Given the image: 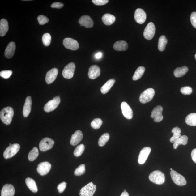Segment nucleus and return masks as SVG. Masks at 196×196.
<instances>
[{
    "label": "nucleus",
    "instance_id": "1",
    "mask_svg": "<svg viewBox=\"0 0 196 196\" xmlns=\"http://www.w3.org/2000/svg\"><path fill=\"white\" fill-rule=\"evenodd\" d=\"M14 114L13 108L11 107L4 108L0 112V117L4 124L9 125L11 124Z\"/></svg>",
    "mask_w": 196,
    "mask_h": 196
},
{
    "label": "nucleus",
    "instance_id": "2",
    "mask_svg": "<svg viewBox=\"0 0 196 196\" xmlns=\"http://www.w3.org/2000/svg\"><path fill=\"white\" fill-rule=\"evenodd\" d=\"M149 179L152 182L157 185H162L165 182V177L161 171L156 170L151 173Z\"/></svg>",
    "mask_w": 196,
    "mask_h": 196
},
{
    "label": "nucleus",
    "instance_id": "3",
    "mask_svg": "<svg viewBox=\"0 0 196 196\" xmlns=\"http://www.w3.org/2000/svg\"><path fill=\"white\" fill-rule=\"evenodd\" d=\"M20 146L19 144L14 143L10 145L4 152L3 156L5 159L13 157L19 151Z\"/></svg>",
    "mask_w": 196,
    "mask_h": 196
},
{
    "label": "nucleus",
    "instance_id": "4",
    "mask_svg": "<svg viewBox=\"0 0 196 196\" xmlns=\"http://www.w3.org/2000/svg\"><path fill=\"white\" fill-rule=\"evenodd\" d=\"M155 95V91L153 88L145 90L142 93L139 97V101L141 103L146 104L151 101Z\"/></svg>",
    "mask_w": 196,
    "mask_h": 196
},
{
    "label": "nucleus",
    "instance_id": "5",
    "mask_svg": "<svg viewBox=\"0 0 196 196\" xmlns=\"http://www.w3.org/2000/svg\"><path fill=\"white\" fill-rule=\"evenodd\" d=\"M96 186L92 182L89 183L81 189L80 196H93L95 192Z\"/></svg>",
    "mask_w": 196,
    "mask_h": 196
},
{
    "label": "nucleus",
    "instance_id": "6",
    "mask_svg": "<svg viewBox=\"0 0 196 196\" xmlns=\"http://www.w3.org/2000/svg\"><path fill=\"white\" fill-rule=\"evenodd\" d=\"M60 102V99L59 96H56L53 100L49 101L44 107V110L46 112L53 111L57 108L59 105Z\"/></svg>",
    "mask_w": 196,
    "mask_h": 196
},
{
    "label": "nucleus",
    "instance_id": "7",
    "mask_svg": "<svg viewBox=\"0 0 196 196\" xmlns=\"http://www.w3.org/2000/svg\"><path fill=\"white\" fill-rule=\"evenodd\" d=\"M170 175L173 181L175 184L179 186L186 184L187 182L184 177L173 170H171Z\"/></svg>",
    "mask_w": 196,
    "mask_h": 196
},
{
    "label": "nucleus",
    "instance_id": "8",
    "mask_svg": "<svg viewBox=\"0 0 196 196\" xmlns=\"http://www.w3.org/2000/svg\"><path fill=\"white\" fill-rule=\"evenodd\" d=\"M54 141L49 138L46 137L41 141L39 143V149L41 151H46L51 149L54 144Z\"/></svg>",
    "mask_w": 196,
    "mask_h": 196
},
{
    "label": "nucleus",
    "instance_id": "9",
    "mask_svg": "<svg viewBox=\"0 0 196 196\" xmlns=\"http://www.w3.org/2000/svg\"><path fill=\"white\" fill-rule=\"evenodd\" d=\"M75 68V65L74 62H70L64 67L62 73V75L65 78L71 79L74 76Z\"/></svg>",
    "mask_w": 196,
    "mask_h": 196
},
{
    "label": "nucleus",
    "instance_id": "10",
    "mask_svg": "<svg viewBox=\"0 0 196 196\" xmlns=\"http://www.w3.org/2000/svg\"><path fill=\"white\" fill-rule=\"evenodd\" d=\"M156 31L155 25L153 23L150 22L146 26L143 32V36L148 40H151L154 36Z\"/></svg>",
    "mask_w": 196,
    "mask_h": 196
},
{
    "label": "nucleus",
    "instance_id": "11",
    "mask_svg": "<svg viewBox=\"0 0 196 196\" xmlns=\"http://www.w3.org/2000/svg\"><path fill=\"white\" fill-rule=\"evenodd\" d=\"M162 111L163 108L161 106L158 105L154 108L151 112V117L154 119V122H159L163 119Z\"/></svg>",
    "mask_w": 196,
    "mask_h": 196
},
{
    "label": "nucleus",
    "instance_id": "12",
    "mask_svg": "<svg viewBox=\"0 0 196 196\" xmlns=\"http://www.w3.org/2000/svg\"><path fill=\"white\" fill-rule=\"evenodd\" d=\"M63 44L66 49L73 51L77 50L79 49V44L77 41L70 38H66L64 39Z\"/></svg>",
    "mask_w": 196,
    "mask_h": 196
},
{
    "label": "nucleus",
    "instance_id": "13",
    "mask_svg": "<svg viewBox=\"0 0 196 196\" xmlns=\"http://www.w3.org/2000/svg\"><path fill=\"white\" fill-rule=\"evenodd\" d=\"M51 165L49 162H44L40 163L37 166V170L39 174L43 176L46 175L50 170Z\"/></svg>",
    "mask_w": 196,
    "mask_h": 196
},
{
    "label": "nucleus",
    "instance_id": "14",
    "mask_svg": "<svg viewBox=\"0 0 196 196\" xmlns=\"http://www.w3.org/2000/svg\"><path fill=\"white\" fill-rule=\"evenodd\" d=\"M121 109L124 116L128 119H131L133 117V112L132 108L126 102L121 104Z\"/></svg>",
    "mask_w": 196,
    "mask_h": 196
},
{
    "label": "nucleus",
    "instance_id": "15",
    "mask_svg": "<svg viewBox=\"0 0 196 196\" xmlns=\"http://www.w3.org/2000/svg\"><path fill=\"white\" fill-rule=\"evenodd\" d=\"M134 17L135 21L139 24H143L145 22L147 14L143 9H138L135 10Z\"/></svg>",
    "mask_w": 196,
    "mask_h": 196
},
{
    "label": "nucleus",
    "instance_id": "16",
    "mask_svg": "<svg viewBox=\"0 0 196 196\" xmlns=\"http://www.w3.org/2000/svg\"><path fill=\"white\" fill-rule=\"evenodd\" d=\"M151 151V149L149 147H144L141 150L138 158L139 164H143L145 163Z\"/></svg>",
    "mask_w": 196,
    "mask_h": 196
},
{
    "label": "nucleus",
    "instance_id": "17",
    "mask_svg": "<svg viewBox=\"0 0 196 196\" xmlns=\"http://www.w3.org/2000/svg\"><path fill=\"white\" fill-rule=\"evenodd\" d=\"M58 70L53 68L48 71L46 75L45 81L47 84H51L55 80L58 74Z\"/></svg>",
    "mask_w": 196,
    "mask_h": 196
},
{
    "label": "nucleus",
    "instance_id": "18",
    "mask_svg": "<svg viewBox=\"0 0 196 196\" xmlns=\"http://www.w3.org/2000/svg\"><path fill=\"white\" fill-rule=\"evenodd\" d=\"M79 22L81 26H84L87 28H92L94 25L93 20L89 16L84 15L79 19Z\"/></svg>",
    "mask_w": 196,
    "mask_h": 196
},
{
    "label": "nucleus",
    "instance_id": "19",
    "mask_svg": "<svg viewBox=\"0 0 196 196\" xmlns=\"http://www.w3.org/2000/svg\"><path fill=\"white\" fill-rule=\"evenodd\" d=\"M32 100L31 96L26 98L25 102L23 108V113L24 117H27L30 113L32 106Z\"/></svg>",
    "mask_w": 196,
    "mask_h": 196
},
{
    "label": "nucleus",
    "instance_id": "20",
    "mask_svg": "<svg viewBox=\"0 0 196 196\" xmlns=\"http://www.w3.org/2000/svg\"><path fill=\"white\" fill-rule=\"evenodd\" d=\"M100 73L101 70L99 66L93 65L89 68L88 76L90 79H95L100 76Z\"/></svg>",
    "mask_w": 196,
    "mask_h": 196
},
{
    "label": "nucleus",
    "instance_id": "21",
    "mask_svg": "<svg viewBox=\"0 0 196 196\" xmlns=\"http://www.w3.org/2000/svg\"><path fill=\"white\" fill-rule=\"evenodd\" d=\"M15 190L14 187L11 184H6L4 185L2 189L1 196H14Z\"/></svg>",
    "mask_w": 196,
    "mask_h": 196
},
{
    "label": "nucleus",
    "instance_id": "22",
    "mask_svg": "<svg viewBox=\"0 0 196 196\" xmlns=\"http://www.w3.org/2000/svg\"><path fill=\"white\" fill-rule=\"evenodd\" d=\"M83 138V134L80 130H77L72 135L71 138L70 144L75 146L78 144L82 140Z\"/></svg>",
    "mask_w": 196,
    "mask_h": 196
},
{
    "label": "nucleus",
    "instance_id": "23",
    "mask_svg": "<svg viewBox=\"0 0 196 196\" xmlns=\"http://www.w3.org/2000/svg\"><path fill=\"white\" fill-rule=\"evenodd\" d=\"M16 49L15 43L14 42H10L5 49V55L6 58L10 59L14 55Z\"/></svg>",
    "mask_w": 196,
    "mask_h": 196
},
{
    "label": "nucleus",
    "instance_id": "24",
    "mask_svg": "<svg viewBox=\"0 0 196 196\" xmlns=\"http://www.w3.org/2000/svg\"><path fill=\"white\" fill-rule=\"evenodd\" d=\"M128 43L125 41H116L113 45L114 49L118 51H126L128 49Z\"/></svg>",
    "mask_w": 196,
    "mask_h": 196
},
{
    "label": "nucleus",
    "instance_id": "25",
    "mask_svg": "<svg viewBox=\"0 0 196 196\" xmlns=\"http://www.w3.org/2000/svg\"><path fill=\"white\" fill-rule=\"evenodd\" d=\"M9 25L7 21L2 19L0 21V35L2 37L5 36L9 30Z\"/></svg>",
    "mask_w": 196,
    "mask_h": 196
},
{
    "label": "nucleus",
    "instance_id": "26",
    "mask_svg": "<svg viewBox=\"0 0 196 196\" xmlns=\"http://www.w3.org/2000/svg\"><path fill=\"white\" fill-rule=\"evenodd\" d=\"M116 82L115 79H112L108 80L101 87L100 90L103 94H105L109 91Z\"/></svg>",
    "mask_w": 196,
    "mask_h": 196
},
{
    "label": "nucleus",
    "instance_id": "27",
    "mask_svg": "<svg viewBox=\"0 0 196 196\" xmlns=\"http://www.w3.org/2000/svg\"><path fill=\"white\" fill-rule=\"evenodd\" d=\"M102 20L106 25L110 26L115 22L116 17L111 14H106L102 17Z\"/></svg>",
    "mask_w": 196,
    "mask_h": 196
},
{
    "label": "nucleus",
    "instance_id": "28",
    "mask_svg": "<svg viewBox=\"0 0 196 196\" xmlns=\"http://www.w3.org/2000/svg\"><path fill=\"white\" fill-rule=\"evenodd\" d=\"M26 183L28 188L33 193H36L38 189L36 182L33 179L30 178H27L25 181Z\"/></svg>",
    "mask_w": 196,
    "mask_h": 196
},
{
    "label": "nucleus",
    "instance_id": "29",
    "mask_svg": "<svg viewBox=\"0 0 196 196\" xmlns=\"http://www.w3.org/2000/svg\"><path fill=\"white\" fill-rule=\"evenodd\" d=\"M189 69L187 66H183L182 67L177 68L174 71V75L176 78H180L185 75L188 71Z\"/></svg>",
    "mask_w": 196,
    "mask_h": 196
},
{
    "label": "nucleus",
    "instance_id": "30",
    "mask_svg": "<svg viewBox=\"0 0 196 196\" xmlns=\"http://www.w3.org/2000/svg\"><path fill=\"white\" fill-rule=\"evenodd\" d=\"M168 43V39L164 35L160 36L158 40V49L160 51H163Z\"/></svg>",
    "mask_w": 196,
    "mask_h": 196
},
{
    "label": "nucleus",
    "instance_id": "31",
    "mask_svg": "<svg viewBox=\"0 0 196 196\" xmlns=\"http://www.w3.org/2000/svg\"><path fill=\"white\" fill-rule=\"evenodd\" d=\"M145 68L143 66H139L135 71L133 77V80L134 81L138 80L145 73Z\"/></svg>",
    "mask_w": 196,
    "mask_h": 196
},
{
    "label": "nucleus",
    "instance_id": "32",
    "mask_svg": "<svg viewBox=\"0 0 196 196\" xmlns=\"http://www.w3.org/2000/svg\"><path fill=\"white\" fill-rule=\"evenodd\" d=\"M185 121L190 126H196V113H192L189 114L185 118Z\"/></svg>",
    "mask_w": 196,
    "mask_h": 196
},
{
    "label": "nucleus",
    "instance_id": "33",
    "mask_svg": "<svg viewBox=\"0 0 196 196\" xmlns=\"http://www.w3.org/2000/svg\"><path fill=\"white\" fill-rule=\"evenodd\" d=\"M188 137L186 135H183L181 136L174 143L173 147L174 149H176L179 145H186L188 142Z\"/></svg>",
    "mask_w": 196,
    "mask_h": 196
},
{
    "label": "nucleus",
    "instance_id": "34",
    "mask_svg": "<svg viewBox=\"0 0 196 196\" xmlns=\"http://www.w3.org/2000/svg\"><path fill=\"white\" fill-rule=\"evenodd\" d=\"M39 156V151L36 147H34L31 150L28 155V158L31 161H34Z\"/></svg>",
    "mask_w": 196,
    "mask_h": 196
},
{
    "label": "nucleus",
    "instance_id": "35",
    "mask_svg": "<svg viewBox=\"0 0 196 196\" xmlns=\"http://www.w3.org/2000/svg\"><path fill=\"white\" fill-rule=\"evenodd\" d=\"M110 138V135L109 133H105L100 137L99 139V145L100 147H103L105 145L106 143L109 141Z\"/></svg>",
    "mask_w": 196,
    "mask_h": 196
},
{
    "label": "nucleus",
    "instance_id": "36",
    "mask_svg": "<svg viewBox=\"0 0 196 196\" xmlns=\"http://www.w3.org/2000/svg\"><path fill=\"white\" fill-rule=\"evenodd\" d=\"M85 150V146L84 145L80 144L77 146L74 151V155L76 157H79L81 155Z\"/></svg>",
    "mask_w": 196,
    "mask_h": 196
},
{
    "label": "nucleus",
    "instance_id": "37",
    "mask_svg": "<svg viewBox=\"0 0 196 196\" xmlns=\"http://www.w3.org/2000/svg\"><path fill=\"white\" fill-rule=\"evenodd\" d=\"M43 44L45 46H48L50 44L51 36L49 33H45L43 35L42 38Z\"/></svg>",
    "mask_w": 196,
    "mask_h": 196
},
{
    "label": "nucleus",
    "instance_id": "38",
    "mask_svg": "<svg viewBox=\"0 0 196 196\" xmlns=\"http://www.w3.org/2000/svg\"><path fill=\"white\" fill-rule=\"evenodd\" d=\"M103 124V121L101 119L97 118L95 119L91 123V126L94 129H98L100 128Z\"/></svg>",
    "mask_w": 196,
    "mask_h": 196
},
{
    "label": "nucleus",
    "instance_id": "39",
    "mask_svg": "<svg viewBox=\"0 0 196 196\" xmlns=\"http://www.w3.org/2000/svg\"><path fill=\"white\" fill-rule=\"evenodd\" d=\"M85 172V165L84 164H81L76 169L74 172V174L76 176H80L84 174Z\"/></svg>",
    "mask_w": 196,
    "mask_h": 196
},
{
    "label": "nucleus",
    "instance_id": "40",
    "mask_svg": "<svg viewBox=\"0 0 196 196\" xmlns=\"http://www.w3.org/2000/svg\"><path fill=\"white\" fill-rule=\"evenodd\" d=\"M192 92V88L188 86L183 87L181 89V93L184 95H190Z\"/></svg>",
    "mask_w": 196,
    "mask_h": 196
},
{
    "label": "nucleus",
    "instance_id": "41",
    "mask_svg": "<svg viewBox=\"0 0 196 196\" xmlns=\"http://www.w3.org/2000/svg\"><path fill=\"white\" fill-rule=\"evenodd\" d=\"M37 20L39 24L40 25L45 24L49 22V18L43 15H39L37 17Z\"/></svg>",
    "mask_w": 196,
    "mask_h": 196
},
{
    "label": "nucleus",
    "instance_id": "42",
    "mask_svg": "<svg viewBox=\"0 0 196 196\" xmlns=\"http://www.w3.org/2000/svg\"><path fill=\"white\" fill-rule=\"evenodd\" d=\"M12 74L11 70H3L0 72V76L5 79H8L10 78Z\"/></svg>",
    "mask_w": 196,
    "mask_h": 196
},
{
    "label": "nucleus",
    "instance_id": "43",
    "mask_svg": "<svg viewBox=\"0 0 196 196\" xmlns=\"http://www.w3.org/2000/svg\"><path fill=\"white\" fill-rule=\"evenodd\" d=\"M92 2L96 5L102 6L107 4L109 1L108 0H92Z\"/></svg>",
    "mask_w": 196,
    "mask_h": 196
},
{
    "label": "nucleus",
    "instance_id": "44",
    "mask_svg": "<svg viewBox=\"0 0 196 196\" xmlns=\"http://www.w3.org/2000/svg\"><path fill=\"white\" fill-rule=\"evenodd\" d=\"M66 184H67V183L63 182L60 183L58 185L57 189L59 193H62L64 191L66 187Z\"/></svg>",
    "mask_w": 196,
    "mask_h": 196
},
{
    "label": "nucleus",
    "instance_id": "45",
    "mask_svg": "<svg viewBox=\"0 0 196 196\" xmlns=\"http://www.w3.org/2000/svg\"><path fill=\"white\" fill-rule=\"evenodd\" d=\"M190 20L192 25L194 28H196V12H194L191 13Z\"/></svg>",
    "mask_w": 196,
    "mask_h": 196
},
{
    "label": "nucleus",
    "instance_id": "46",
    "mask_svg": "<svg viewBox=\"0 0 196 196\" xmlns=\"http://www.w3.org/2000/svg\"><path fill=\"white\" fill-rule=\"evenodd\" d=\"M181 136V134H178V133H174L173 135L171 138L170 139V142L174 143L177 139H178Z\"/></svg>",
    "mask_w": 196,
    "mask_h": 196
},
{
    "label": "nucleus",
    "instance_id": "47",
    "mask_svg": "<svg viewBox=\"0 0 196 196\" xmlns=\"http://www.w3.org/2000/svg\"><path fill=\"white\" fill-rule=\"evenodd\" d=\"M64 5L63 3L60 2H54L52 4L51 7L52 8H56V9H62Z\"/></svg>",
    "mask_w": 196,
    "mask_h": 196
},
{
    "label": "nucleus",
    "instance_id": "48",
    "mask_svg": "<svg viewBox=\"0 0 196 196\" xmlns=\"http://www.w3.org/2000/svg\"><path fill=\"white\" fill-rule=\"evenodd\" d=\"M191 156L193 161L196 163V149H193L192 151Z\"/></svg>",
    "mask_w": 196,
    "mask_h": 196
},
{
    "label": "nucleus",
    "instance_id": "49",
    "mask_svg": "<svg viewBox=\"0 0 196 196\" xmlns=\"http://www.w3.org/2000/svg\"><path fill=\"white\" fill-rule=\"evenodd\" d=\"M103 54L101 52H98L95 55V58L96 59L99 60L101 59L103 57Z\"/></svg>",
    "mask_w": 196,
    "mask_h": 196
},
{
    "label": "nucleus",
    "instance_id": "50",
    "mask_svg": "<svg viewBox=\"0 0 196 196\" xmlns=\"http://www.w3.org/2000/svg\"><path fill=\"white\" fill-rule=\"evenodd\" d=\"M181 129L178 128V127H175L173 128L172 130V132L173 134L174 133H178V134H181Z\"/></svg>",
    "mask_w": 196,
    "mask_h": 196
},
{
    "label": "nucleus",
    "instance_id": "51",
    "mask_svg": "<svg viewBox=\"0 0 196 196\" xmlns=\"http://www.w3.org/2000/svg\"><path fill=\"white\" fill-rule=\"evenodd\" d=\"M120 196H129V194L127 192L124 191L122 193Z\"/></svg>",
    "mask_w": 196,
    "mask_h": 196
},
{
    "label": "nucleus",
    "instance_id": "52",
    "mask_svg": "<svg viewBox=\"0 0 196 196\" xmlns=\"http://www.w3.org/2000/svg\"><path fill=\"white\" fill-rule=\"evenodd\" d=\"M195 59H196V53L195 55Z\"/></svg>",
    "mask_w": 196,
    "mask_h": 196
},
{
    "label": "nucleus",
    "instance_id": "53",
    "mask_svg": "<svg viewBox=\"0 0 196 196\" xmlns=\"http://www.w3.org/2000/svg\"><path fill=\"white\" fill-rule=\"evenodd\" d=\"M126 191V189H125L124 190V191Z\"/></svg>",
    "mask_w": 196,
    "mask_h": 196
},
{
    "label": "nucleus",
    "instance_id": "54",
    "mask_svg": "<svg viewBox=\"0 0 196 196\" xmlns=\"http://www.w3.org/2000/svg\"><path fill=\"white\" fill-rule=\"evenodd\" d=\"M170 170H173L172 168H170Z\"/></svg>",
    "mask_w": 196,
    "mask_h": 196
},
{
    "label": "nucleus",
    "instance_id": "55",
    "mask_svg": "<svg viewBox=\"0 0 196 196\" xmlns=\"http://www.w3.org/2000/svg\"><path fill=\"white\" fill-rule=\"evenodd\" d=\"M9 145H11V143H10V144H9Z\"/></svg>",
    "mask_w": 196,
    "mask_h": 196
}]
</instances>
